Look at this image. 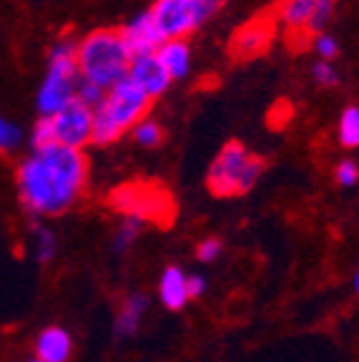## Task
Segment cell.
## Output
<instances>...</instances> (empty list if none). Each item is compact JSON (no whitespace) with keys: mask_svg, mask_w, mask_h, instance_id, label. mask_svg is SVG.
I'll use <instances>...</instances> for the list:
<instances>
[{"mask_svg":"<svg viewBox=\"0 0 359 362\" xmlns=\"http://www.w3.org/2000/svg\"><path fill=\"white\" fill-rule=\"evenodd\" d=\"M224 3H226V0H204V6H206L208 11H211V16H213L216 11H219V8L224 6Z\"/></svg>","mask_w":359,"mask_h":362,"instance_id":"f1b7e54d","label":"cell"},{"mask_svg":"<svg viewBox=\"0 0 359 362\" xmlns=\"http://www.w3.org/2000/svg\"><path fill=\"white\" fill-rule=\"evenodd\" d=\"M121 38H124L131 58L156 53V48L163 43L161 35H158V30L153 28L151 16H148V13H141V16L131 18L124 28H121Z\"/></svg>","mask_w":359,"mask_h":362,"instance_id":"30bf717a","label":"cell"},{"mask_svg":"<svg viewBox=\"0 0 359 362\" xmlns=\"http://www.w3.org/2000/svg\"><path fill=\"white\" fill-rule=\"evenodd\" d=\"M126 78L131 81L134 86H139L148 98H158L163 96L171 86L169 74L163 71V66L158 63L156 53H148V56H136L131 58V66H129V74Z\"/></svg>","mask_w":359,"mask_h":362,"instance_id":"9c48e42d","label":"cell"},{"mask_svg":"<svg viewBox=\"0 0 359 362\" xmlns=\"http://www.w3.org/2000/svg\"><path fill=\"white\" fill-rule=\"evenodd\" d=\"M314 51H317V56H319V61H331V58H337V53H339L337 38L329 33L314 35Z\"/></svg>","mask_w":359,"mask_h":362,"instance_id":"cb8c5ba5","label":"cell"},{"mask_svg":"<svg viewBox=\"0 0 359 362\" xmlns=\"http://www.w3.org/2000/svg\"><path fill=\"white\" fill-rule=\"evenodd\" d=\"M30 146H33V151H43V148L56 146V129H53L51 116H40V119L33 124V131H30Z\"/></svg>","mask_w":359,"mask_h":362,"instance_id":"ac0fdd59","label":"cell"},{"mask_svg":"<svg viewBox=\"0 0 359 362\" xmlns=\"http://www.w3.org/2000/svg\"><path fill=\"white\" fill-rule=\"evenodd\" d=\"M274 38V25L269 18H257V21L247 23L244 28L236 30L234 40H231V51L239 58H254L261 51H266Z\"/></svg>","mask_w":359,"mask_h":362,"instance_id":"8fae6325","label":"cell"},{"mask_svg":"<svg viewBox=\"0 0 359 362\" xmlns=\"http://www.w3.org/2000/svg\"><path fill=\"white\" fill-rule=\"evenodd\" d=\"M158 294H161L163 307L171 312L184 310V305L189 302V294H186V277L176 264L163 269L161 282H158Z\"/></svg>","mask_w":359,"mask_h":362,"instance_id":"5bb4252c","label":"cell"},{"mask_svg":"<svg viewBox=\"0 0 359 362\" xmlns=\"http://www.w3.org/2000/svg\"><path fill=\"white\" fill-rule=\"evenodd\" d=\"M221 249H224V244H221L216 237L204 239V242L196 247V257L201 262H216V259H219V255H221Z\"/></svg>","mask_w":359,"mask_h":362,"instance_id":"d4e9b609","label":"cell"},{"mask_svg":"<svg viewBox=\"0 0 359 362\" xmlns=\"http://www.w3.org/2000/svg\"><path fill=\"white\" fill-rule=\"evenodd\" d=\"M53 119V129H56V144L58 146L78 148L83 151L86 144L93 139V111L83 106L81 101H71L63 106Z\"/></svg>","mask_w":359,"mask_h":362,"instance_id":"ba28073f","label":"cell"},{"mask_svg":"<svg viewBox=\"0 0 359 362\" xmlns=\"http://www.w3.org/2000/svg\"><path fill=\"white\" fill-rule=\"evenodd\" d=\"M103 98H106V90H103L101 86L78 78V86H76V101H81L83 106H88L90 111H93L95 106H101Z\"/></svg>","mask_w":359,"mask_h":362,"instance_id":"44dd1931","label":"cell"},{"mask_svg":"<svg viewBox=\"0 0 359 362\" xmlns=\"http://www.w3.org/2000/svg\"><path fill=\"white\" fill-rule=\"evenodd\" d=\"M111 206L136 221H153L158 226H171L176 214V206L171 202L169 192L156 184H124L111 194Z\"/></svg>","mask_w":359,"mask_h":362,"instance_id":"8992f818","label":"cell"},{"mask_svg":"<svg viewBox=\"0 0 359 362\" xmlns=\"http://www.w3.org/2000/svg\"><path fill=\"white\" fill-rule=\"evenodd\" d=\"M76 63H78L81 78L108 90L118 81L126 78L131 53L121 38V30L101 28L88 33L76 45Z\"/></svg>","mask_w":359,"mask_h":362,"instance_id":"7a4b0ae2","label":"cell"},{"mask_svg":"<svg viewBox=\"0 0 359 362\" xmlns=\"http://www.w3.org/2000/svg\"><path fill=\"white\" fill-rule=\"evenodd\" d=\"M337 181L339 187H357L359 184V166L354 161H342L337 166Z\"/></svg>","mask_w":359,"mask_h":362,"instance_id":"484cf974","label":"cell"},{"mask_svg":"<svg viewBox=\"0 0 359 362\" xmlns=\"http://www.w3.org/2000/svg\"><path fill=\"white\" fill-rule=\"evenodd\" d=\"M73 355V339L63 327H45L35 339V360L40 362H68Z\"/></svg>","mask_w":359,"mask_h":362,"instance_id":"7c38bea8","label":"cell"},{"mask_svg":"<svg viewBox=\"0 0 359 362\" xmlns=\"http://www.w3.org/2000/svg\"><path fill=\"white\" fill-rule=\"evenodd\" d=\"M261 171H264V158L244 148L242 144L231 141L221 148L208 169V192L224 199L242 197V194L252 192Z\"/></svg>","mask_w":359,"mask_h":362,"instance_id":"277c9868","label":"cell"},{"mask_svg":"<svg viewBox=\"0 0 359 362\" xmlns=\"http://www.w3.org/2000/svg\"><path fill=\"white\" fill-rule=\"evenodd\" d=\"M18 197L30 214L58 216L83 197L88 158L78 148L51 146L23 158L16 171Z\"/></svg>","mask_w":359,"mask_h":362,"instance_id":"6da1fadb","label":"cell"},{"mask_svg":"<svg viewBox=\"0 0 359 362\" xmlns=\"http://www.w3.org/2000/svg\"><path fill=\"white\" fill-rule=\"evenodd\" d=\"M134 139L141 144V146H146V148H153V146H158V144L163 141V131H161V126L156 124V121H151V119H143V121H139V124L134 126Z\"/></svg>","mask_w":359,"mask_h":362,"instance_id":"d6986e66","label":"cell"},{"mask_svg":"<svg viewBox=\"0 0 359 362\" xmlns=\"http://www.w3.org/2000/svg\"><path fill=\"white\" fill-rule=\"evenodd\" d=\"M151 98L134 86L129 78L118 81L116 86L106 90V98L101 106L93 108V139L90 144L95 146H108L118 141L126 131L134 129L139 121L146 119Z\"/></svg>","mask_w":359,"mask_h":362,"instance_id":"3957f363","label":"cell"},{"mask_svg":"<svg viewBox=\"0 0 359 362\" xmlns=\"http://www.w3.org/2000/svg\"><path fill=\"white\" fill-rule=\"evenodd\" d=\"M156 58L169 74L171 81H179L189 76L191 68V48L186 40H163L156 48Z\"/></svg>","mask_w":359,"mask_h":362,"instance_id":"4fadbf2b","label":"cell"},{"mask_svg":"<svg viewBox=\"0 0 359 362\" xmlns=\"http://www.w3.org/2000/svg\"><path fill=\"white\" fill-rule=\"evenodd\" d=\"M312 76H314V81L319 86H337L339 83V74L337 68L331 66V61H317L314 66H312Z\"/></svg>","mask_w":359,"mask_h":362,"instance_id":"603a6c76","label":"cell"},{"mask_svg":"<svg viewBox=\"0 0 359 362\" xmlns=\"http://www.w3.org/2000/svg\"><path fill=\"white\" fill-rule=\"evenodd\" d=\"M146 13L161 40H186V35L211 18L204 0H153Z\"/></svg>","mask_w":359,"mask_h":362,"instance_id":"52a82bcc","label":"cell"},{"mask_svg":"<svg viewBox=\"0 0 359 362\" xmlns=\"http://www.w3.org/2000/svg\"><path fill=\"white\" fill-rule=\"evenodd\" d=\"M204 292H206V279L199 277V274L186 277V294H189V300H199Z\"/></svg>","mask_w":359,"mask_h":362,"instance_id":"83f0119b","label":"cell"},{"mask_svg":"<svg viewBox=\"0 0 359 362\" xmlns=\"http://www.w3.org/2000/svg\"><path fill=\"white\" fill-rule=\"evenodd\" d=\"M339 144L344 148H359V106H349L339 116Z\"/></svg>","mask_w":359,"mask_h":362,"instance_id":"e0dca14e","label":"cell"},{"mask_svg":"<svg viewBox=\"0 0 359 362\" xmlns=\"http://www.w3.org/2000/svg\"><path fill=\"white\" fill-rule=\"evenodd\" d=\"M354 292L359 294V272H357V274H354Z\"/></svg>","mask_w":359,"mask_h":362,"instance_id":"f546056e","label":"cell"},{"mask_svg":"<svg viewBox=\"0 0 359 362\" xmlns=\"http://www.w3.org/2000/svg\"><path fill=\"white\" fill-rule=\"evenodd\" d=\"M35 237H38V257H40V262H48L53 257V252H56L53 234L48 232V229H38V232H35Z\"/></svg>","mask_w":359,"mask_h":362,"instance_id":"4316f807","label":"cell"},{"mask_svg":"<svg viewBox=\"0 0 359 362\" xmlns=\"http://www.w3.org/2000/svg\"><path fill=\"white\" fill-rule=\"evenodd\" d=\"M148 310V297L146 294H129L121 305V312L116 317V334L121 339H129L139 332V325L143 320V312Z\"/></svg>","mask_w":359,"mask_h":362,"instance_id":"9a60e30c","label":"cell"},{"mask_svg":"<svg viewBox=\"0 0 359 362\" xmlns=\"http://www.w3.org/2000/svg\"><path fill=\"white\" fill-rule=\"evenodd\" d=\"M76 45L73 40H58L48 56V71L43 76V83L38 88V111L40 116H56L63 106L76 98L78 86V63H76Z\"/></svg>","mask_w":359,"mask_h":362,"instance_id":"5b68a950","label":"cell"},{"mask_svg":"<svg viewBox=\"0 0 359 362\" xmlns=\"http://www.w3.org/2000/svg\"><path fill=\"white\" fill-rule=\"evenodd\" d=\"M139 234H141V221L124 219V224L118 226L116 239H113V252H116V255H124L126 249L139 239Z\"/></svg>","mask_w":359,"mask_h":362,"instance_id":"ffe728a7","label":"cell"},{"mask_svg":"<svg viewBox=\"0 0 359 362\" xmlns=\"http://www.w3.org/2000/svg\"><path fill=\"white\" fill-rule=\"evenodd\" d=\"M317 0H284L279 6V18L297 33H307L309 21L314 16Z\"/></svg>","mask_w":359,"mask_h":362,"instance_id":"2e32d148","label":"cell"},{"mask_svg":"<svg viewBox=\"0 0 359 362\" xmlns=\"http://www.w3.org/2000/svg\"><path fill=\"white\" fill-rule=\"evenodd\" d=\"M20 139H23L20 129H18L13 121H8V119L0 116V153L13 151V148L20 144Z\"/></svg>","mask_w":359,"mask_h":362,"instance_id":"7402d4cb","label":"cell"},{"mask_svg":"<svg viewBox=\"0 0 359 362\" xmlns=\"http://www.w3.org/2000/svg\"><path fill=\"white\" fill-rule=\"evenodd\" d=\"M33 362H40V360H33Z\"/></svg>","mask_w":359,"mask_h":362,"instance_id":"4dcf8cb0","label":"cell"}]
</instances>
